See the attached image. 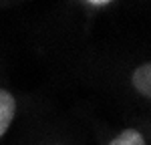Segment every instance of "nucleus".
I'll return each mask as SVG.
<instances>
[{
  "instance_id": "f257e3e1",
  "label": "nucleus",
  "mask_w": 151,
  "mask_h": 145,
  "mask_svg": "<svg viewBox=\"0 0 151 145\" xmlns=\"http://www.w3.org/2000/svg\"><path fill=\"white\" fill-rule=\"evenodd\" d=\"M14 113H16V101H14V97L8 91L0 89V137L8 131L12 119H14Z\"/></svg>"
},
{
  "instance_id": "f03ea898",
  "label": "nucleus",
  "mask_w": 151,
  "mask_h": 145,
  "mask_svg": "<svg viewBox=\"0 0 151 145\" xmlns=\"http://www.w3.org/2000/svg\"><path fill=\"white\" fill-rule=\"evenodd\" d=\"M131 83H133L137 93L151 99V62H145V65H141L133 71Z\"/></svg>"
},
{
  "instance_id": "7ed1b4c3",
  "label": "nucleus",
  "mask_w": 151,
  "mask_h": 145,
  "mask_svg": "<svg viewBox=\"0 0 151 145\" xmlns=\"http://www.w3.org/2000/svg\"><path fill=\"white\" fill-rule=\"evenodd\" d=\"M109 145H145V139H143V135H141L139 131H135V129H125V131L119 133Z\"/></svg>"
},
{
  "instance_id": "20e7f679",
  "label": "nucleus",
  "mask_w": 151,
  "mask_h": 145,
  "mask_svg": "<svg viewBox=\"0 0 151 145\" xmlns=\"http://www.w3.org/2000/svg\"><path fill=\"white\" fill-rule=\"evenodd\" d=\"M87 4H89V6H107V4H111V2L105 0V2H87Z\"/></svg>"
}]
</instances>
